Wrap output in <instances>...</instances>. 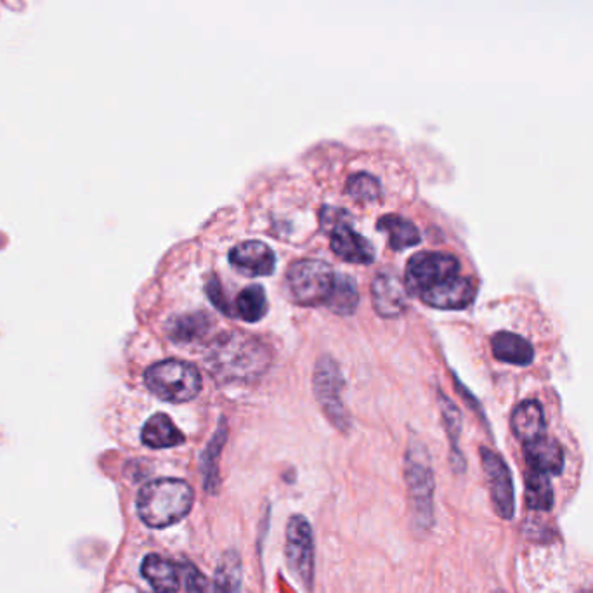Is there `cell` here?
<instances>
[{
	"label": "cell",
	"instance_id": "6da1fadb",
	"mask_svg": "<svg viewBox=\"0 0 593 593\" xmlns=\"http://www.w3.org/2000/svg\"><path fill=\"white\" fill-rule=\"evenodd\" d=\"M269 361L266 346L240 331L217 337L205 354L206 368L219 382H252L266 371Z\"/></svg>",
	"mask_w": 593,
	"mask_h": 593
},
{
	"label": "cell",
	"instance_id": "7a4b0ae2",
	"mask_svg": "<svg viewBox=\"0 0 593 593\" xmlns=\"http://www.w3.org/2000/svg\"><path fill=\"white\" fill-rule=\"evenodd\" d=\"M195 503V492L183 479H155L144 484L138 494V515L151 530L176 526L189 515Z\"/></svg>",
	"mask_w": 593,
	"mask_h": 593
},
{
	"label": "cell",
	"instance_id": "3957f363",
	"mask_svg": "<svg viewBox=\"0 0 593 593\" xmlns=\"http://www.w3.org/2000/svg\"><path fill=\"white\" fill-rule=\"evenodd\" d=\"M405 479L408 488L411 526L418 536H426L434 528V492L435 481L430 467L427 453L420 446L411 445L406 451Z\"/></svg>",
	"mask_w": 593,
	"mask_h": 593
},
{
	"label": "cell",
	"instance_id": "277c9868",
	"mask_svg": "<svg viewBox=\"0 0 593 593\" xmlns=\"http://www.w3.org/2000/svg\"><path fill=\"white\" fill-rule=\"evenodd\" d=\"M144 384L167 403H187L202 390L200 371L179 359H165L146 369Z\"/></svg>",
	"mask_w": 593,
	"mask_h": 593
},
{
	"label": "cell",
	"instance_id": "5b68a950",
	"mask_svg": "<svg viewBox=\"0 0 593 593\" xmlns=\"http://www.w3.org/2000/svg\"><path fill=\"white\" fill-rule=\"evenodd\" d=\"M285 559L288 569L306 592L314 590L316 573V547L312 526L304 515L293 513L287 522L285 532Z\"/></svg>",
	"mask_w": 593,
	"mask_h": 593
},
{
	"label": "cell",
	"instance_id": "8992f818",
	"mask_svg": "<svg viewBox=\"0 0 593 593\" xmlns=\"http://www.w3.org/2000/svg\"><path fill=\"white\" fill-rule=\"evenodd\" d=\"M287 280L292 297L301 306H318L327 302L335 285L331 267L316 259H304L292 264Z\"/></svg>",
	"mask_w": 593,
	"mask_h": 593
},
{
	"label": "cell",
	"instance_id": "52a82bcc",
	"mask_svg": "<svg viewBox=\"0 0 593 593\" xmlns=\"http://www.w3.org/2000/svg\"><path fill=\"white\" fill-rule=\"evenodd\" d=\"M314 394L320 406L325 411L328 420L335 429L348 432L350 426L348 409L344 405V377L339 365L330 358L321 356L314 368Z\"/></svg>",
	"mask_w": 593,
	"mask_h": 593
},
{
	"label": "cell",
	"instance_id": "ba28073f",
	"mask_svg": "<svg viewBox=\"0 0 593 593\" xmlns=\"http://www.w3.org/2000/svg\"><path fill=\"white\" fill-rule=\"evenodd\" d=\"M321 221L330 233V245L342 261L352 264H369L375 259V250L365 236L354 231L350 225L348 212L344 210H323Z\"/></svg>",
	"mask_w": 593,
	"mask_h": 593
},
{
	"label": "cell",
	"instance_id": "9c48e42d",
	"mask_svg": "<svg viewBox=\"0 0 593 593\" xmlns=\"http://www.w3.org/2000/svg\"><path fill=\"white\" fill-rule=\"evenodd\" d=\"M458 271L460 263L454 255L422 252L409 259L406 266V288L411 293L420 295L422 292L456 276Z\"/></svg>",
	"mask_w": 593,
	"mask_h": 593
},
{
	"label": "cell",
	"instance_id": "30bf717a",
	"mask_svg": "<svg viewBox=\"0 0 593 593\" xmlns=\"http://www.w3.org/2000/svg\"><path fill=\"white\" fill-rule=\"evenodd\" d=\"M481 462L488 481L493 509L502 519L511 521L515 512V498L509 465L498 453L488 448H481Z\"/></svg>",
	"mask_w": 593,
	"mask_h": 593
},
{
	"label": "cell",
	"instance_id": "8fae6325",
	"mask_svg": "<svg viewBox=\"0 0 593 593\" xmlns=\"http://www.w3.org/2000/svg\"><path fill=\"white\" fill-rule=\"evenodd\" d=\"M371 302L378 316L396 318L408 306V288L397 274L382 273L373 280Z\"/></svg>",
	"mask_w": 593,
	"mask_h": 593
},
{
	"label": "cell",
	"instance_id": "7c38bea8",
	"mask_svg": "<svg viewBox=\"0 0 593 593\" xmlns=\"http://www.w3.org/2000/svg\"><path fill=\"white\" fill-rule=\"evenodd\" d=\"M475 295V285L469 278L460 274L453 276L450 280L422 292L418 297L430 307L435 309H465L471 304Z\"/></svg>",
	"mask_w": 593,
	"mask_h": 593
},
{
	"label": "cell",
	"instance_id": "4fadbf2b",
	"mask_svg": "<svg viewBox=\"0 0 593 593\" xmlns=\"http://www.w3.org/2000/svg\"><path fill=\"white\" fill-rule=\"evenodd\" d=\"M229 263L246 276H269L274 271L276 259L266 244L250 240L231 250Z\"/></svg>",
	"mask_w": 593,
	"mask_h": 593
},
{
	"label": "cell",
	"instance_id": "5bb4252c",
	"mask_svg": "<svg viewBox=\"0 0 593 593\" xmlns=\"http://www.w3.org/2000/svg\"><path fill=\"white\" fill-rule=\"evenodd\" d=\"M524 456L532 471L557 475L564 469V450L555 437H550L547 434L534 439L531 443H526Z\"/></svg>",
	"mask_w": 593,
	"mask_h": 593
},
{
	"label": "cell",
	"instance_id": "9a60e30c",
	"mask_svg": "<svg viewBox=\"0 0 593 593\" xmlns=\"http://www.w3.org/2000/svg\"><path fill=\"white\" fill-rule=\"evenodd\" d=\"M141 574L155 593H177L181 588L179 566L158 553H148L144 557Z\"/></svg>",
	"mask_w": 593,
	"mask_h": 593
},
{
	"label": "cell",
	"instance_id": "2e32d148",
	"mask_svg": "<svg viewBox=\"0 0 593 593\" xmlns=\"http://www.w3.org/2000/svg\"><path fill=\"white\" fill-rule=\"evenodd\" d=\"M511 426L515 437L524 445L545 435L547 420L543 406L534 399L522 401L512 413Z\"/></svg>",
	"mask_w": 593,
	"mask_h": 593
},
{
	"label": "cell",
	"instance_id": "e0dca14e",
	"mask_svg": "<svg viewBox=\"0 0 593 593\" xmlns=\"http://www.w3.org/2000/svg\"><path fill=\"white\" fill-rule=\"evenodd\" d=\"M492 349L496 359L509 365L528 367L534 359L531 342L512 331H498L493 335Z\"/></svg>",
	"mask_w": 593,
	"mask_h": 593
},
{
	"label": "cell",
	"instance_id": "ac0fdd59",
	"mask_svg": "<svg viewBox=\"0 0 593 593\" xmlns=\"http://www.w3.org/2000/svg\"><path fill=\"white\" fill-rule=\"evenodd\" d=\"M141 439L148 448L165 450L181 446L186 441L185 434L176 427V424L164 415L157 413L144 424Z\"/></svg>",
	"mask_w": 593,
	"mask_h": 593
},
{
	"label": "cell",
	"instance_id": "d6986e66",
	"mask_svg": "<svg viewBox=\"0 0 593 593\" xmlns=\"http://www.w3.org/2000/svg\"><path fill=\"white\" fill-rule=\"evenodd\" d=\"M244 590V562L234 549L225 550L214 573L212 593H242Z\"/></svg>",
	"mask_w": 593,
	"mask_h": 593
},
{
	"label": "cell",
	"instance_id": "ffe728a7",
	"mask_svg": "<svg viewBox=\"0 0 593 593\" xmlns=\"http://www.w3.org/2000/svg\"><path fill=\"white\" fill-rule=\"evenodd\" d=\"M225 439H227V430H225V424H221L217 432L214 434V437L210 439L208 446L205 448L202 458H200L204 490L208 494H217V492H219V484H221L219 460H221V453L225 448Z\"/></svg>",
	"mask_w": 593,
	"mask_h": 593
},
{
	"label": "cell",
	"instance_id": "44dd1931",
	"mask_svg": "<svg viewBox=\"0 0 593 593\" xmlns=\"http://www.w3.org/2000/svg\"><path fill=\"white\" fill-rule=\"evenodd\" d=\"M378 229L389 236L390 246L394 250H405L420 244V233L408 219L389 214L378 221Z\"/></svg>",
	"mask_w": 593,
	"mask_h": 593
},
{
	"label": "cell",
	"instance_id": "7402d4cb",
	"mask_svg": "<svg viewBox=\"0 0 593 593\" xmlns=\"http://www.w3.org/2000/svg\"><path fill=\"white\" fill-rule=\"evenodd\" d=\"M555 494H553L550 475L543 472L530 469L526 473V503L531 511H552Z\"/></svg>",
	"mask_w": 593,
	"mask_h": 593
},
{
	"label": "cell",
	"instance_id": "603a6c76",
	"mask_svg": "<svg viewBox=\"0 0 593 593\" xmlns=\"http://www.w3.org/2000/svg\"><path fill=\"white\" fill-rule=\"evenodd\" d=\"M210 328V318L205 312L185 314L168 323V335L176 342H193L202 339Z\"/></svg>",
	"mask_w": 593,
	"mask_h": 593
},
{
	"label": "cell",
	"instance_id": "cb8c5ba5",
	"mask_svg": "<svg viewBox=\"0 0 593 593\" xmlns=\"http://www.w3.org/2000/svg\"><path fill=\"white\" fill-rule=\"evenodd\" d=\"M236 311L248 323L261 321L267 312L266 292L261 285H250L236 297Z\"/></svg>",
	"mask_w": 593,
	"mask_h": 593
},
{
	"label": "cell",
	"instance_id": "d4e9b609",
	"mask_svg": "<svg viewBox=\"0 0 593 593\" xmlns=\"http://www.w3.org/2000/svg\"><path fill=\"white\" fill-rule=\"evenodd\" d=\"M358 302L359 295L354 280H350L349 276L335 278V285L328 297V307L337 314H350L356 311Z\"/></svg>",
	"mask_w": 593,
	"mask_h": 593
},
{
	"label": "cell",
	"instance_id": "484cf974",
	"mask_svg": "<svg viewBox=\"0 0 593 593\" xmlns=\"http://www.w3.org/2000/svg\"><path fill=\"white\" fill-rule=\"evenodd\" d=\"M348 193L359 204H369L377 202L382 195L380 183L365 172L350 176L348 181Z\"/></svg>",
	"mask_w": 593,
	"mask_h": 593
},
{
	"label": "cell",
	"instance_id": "4316f807",
	"mask_svg": "<svg viewBox=\"0 0 593 593\" xmlns=\"http://www.w3.org/2000/svg\"><path fill=\"white\" fill-rule=\"evenodd\" d=\"M441 406H443V418H445V426L450 434L451 445H453V451L458 454V437L462 432V415L458 408L451 403L448 397L441 396L439 397Z\"/></svg>",
	"mask_w": 593,
	"mask_h": 593
},
{
	"label": "cell",
	"instance_id": "83f0119b",
	"mask_svg": "<svg viewBox=\"0 0 593 593\" xmlns=\"http://www.w3.org/2000/svg\"><path fill=\"white\" fill-rule=\"evenodd\" d=\"M185 592L186 593H210L208 579L195 564L185 562Z\"/></svg>",
	"mask_w": 593,
	"mask_h": 593
},
{
	"label": "cell",
	"instance_id": "f1b7e54d",
	"mask_svg": "<svg viewBox=\"0 0 593 593\" xmlns=\"http://www.w3.org/2000/svg\"><path fill=\"white\" fill-rule=\"evenodd\" d=\"M206 293H208V297H210V301H212L214 306L219 307L223 312H231L229 311V304H225V293H223V290H221V285H219L217 280H210L208 282Z\"/></svg>",
	"mask_w": 593,
	"mask_h": 593
}]
</instances>
